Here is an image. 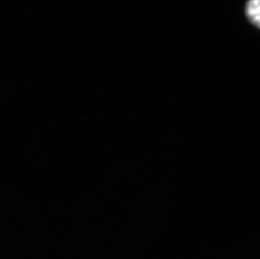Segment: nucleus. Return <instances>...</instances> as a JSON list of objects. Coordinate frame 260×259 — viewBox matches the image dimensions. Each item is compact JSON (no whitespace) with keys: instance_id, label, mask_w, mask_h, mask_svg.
Returning a JSON list of instances; mask_svg holds the SVG:
<instances>
[{"instance_id":"nucleus-1","label":"nucleus","mask_w":260,"mask_h":259,"mask_svg":"<svg viewBox=\"0 0 260 259\" xmlns=\"http://www.w3.org/2000/svg\"><path fill=\"white\" fill-rule=\"evenodd\" d=\"M245 12L249 21L260 29V0H248Z\"/></svg>"}]
</instances>
